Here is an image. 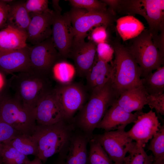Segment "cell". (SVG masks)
<instances>
[{
  "label": "cell",
  "mask_w": 164,
  "mask_h": 164,
  "mask_svg": "<svg viewBox=\"0 0 164 164\" xmlns=\"http://www.w3.org/2000/svg\"><path fill=\"white\" fill-rule=\"evenodd\" d=\"M0 121L9 125L21 134L31 135L36 125L34 110L15 97L3 94L0 100Z\"/></svg>",
  "instance_id": "6"
},
{
  "label": "cell",
  "mask_w": 164,
  "mask_h": 164,
  "mask_svg": "<svg viewBox=\"0 0 164 164\" xmlns=\"http://www.w3.org/2000/svg\"><path fill=\"white\" fill-rule=\"evenodd\" d=\"M26 155L36 156L38 153L37 142L32 135L19 134L6 143Z\"/></svg>",
  "instance_id": "26"
},
{
  "label": "cell",
  "mask_w": 164,
  "mask_h": 164,
  "mask_svg": "<svg viewBox=\"0 0 164 164\" xmlns=\"http://www.w3.org/2000/svg\"><path fill=\"white\" fill-rule=\"evenodd\" d=\"M114 12L143 16L152 40L164 34V0H119Z\"/></svg>",
  "instance_id": "4"
},
{
  "label": "cell",
  "mask_w": 164,
  "mask_h": 164,
  "mask_svg": "<svg viewBox=\"0 0 164 164\" xmlns=\"http://www.w3.org/2000/svg\"><path fill=\"white\" fill-rule=\"evenodd\" d=\"M112 69L111 63L100 60L96 55L93 65L85 77L87 87L92 91L102 87L111 78Z\"/></svg>",
  "instance_id": "20"
},
{
  "label": "cell",
  "mask_w": 164,
  "mask_h": 164,
  "mask_svg": "<svg viewBox=\"0 0 164 164\" xmlns=\"http://www.w3.org/2000/svg\"><path fill=\"white\" fill-rule=\"evenodd\" d=\"M29 48L0 53V69L9 73L31 70Z\"/></svg>",
  "instance_id": "18"
},
{
  "label": "cell",
  "mask_w": 164,
  "mask_h": 164,
  "mask_svg": "<svg viewBox=\"0 0 164 164\" xmlns=\"http://www.w3.org/2000/svg\"><path fill=\"white\" fill-rule=\"evenodd\" d=\"M4 83V80L1 74L0 73V89L3 86Z\"/></svg>",
  "instance_id": "41"
},
{
  "label": "cell",
  "mask_w": 164,
  "mask_h": 164,
  "mask_svg": "<svg viewBox=\"0 0 164 164\" xmlns=\"http://www.w3.org/2000/svg\"><path fill=\"white\" fill-rule=\"evenodd\" d=\"M3 94L1 92H0V100L2 97L3 95Z\"/></svg>",
  "instance_id": "45"
},
{
  "label": "cell",
  "mask_w": 164,
  "mask_h": 164,
  "mask_svg": "<svg viewBox=\"0 0 164 164\" xmlns=\"http://www.w3.org/2000/svg\"><path fill=\"white\" fill-rule=\"evenodd\" d=\"M72 7L84 9L89 12H103L107 11L108 7L101 0H69Z\"/></svg>",
  "instance_id": "32"
},
{
  "label": "cell",
  "mask_w": 164,
  "mask_h": 164,
  "mask_svg": "<svg viewBox=\"0 0 164 164\" xmlns=\"http://www.w3.org/2000/svg\"><path fill=\"white\" fill-rule=\"evenodd\" d=\"M148 94L142 86L133 87L122 92L116 102L128 112L142 111L147 105Z\"/></svg>",
  "instance_id": "19"
},
{
  "label": "cell",
  "mask_w": 164,
  "mask_h": 164,
  "mask_svg": "<svg viewBox=\"0 0 164 164\" xmlns=\"http://www.w3.org/2000/svg\"><path fill=\"white\" fill-rule=\"evenodd\" d=\"M96 56V44L91 40L74 41L69 58L73 61L76 71L80 77H86Z\"/></svg>",
  "instance_id": "15"
},
{
  "label": "cell",
  "mask_w": 164,
  "mask_h": 164,
  "mask_svg": "<svg viewBox=\"0 0 164 164\" xmlns=\"http://www.w3.org/2000/svg\"><path fill=\"white\" fill-rule=\"evenodd\" d=\"M93 138L115 164H123L124 159L133 143L125 129L105 132Z\"/></svg>",
  "instance_id": "9"
},
{
  "label": "cell",
  "mask_w": 164,
  "mask_h": 164,
  "mask_svg": "<svg viewBox=\"0 0 164 164\" xmlns=\"http://www.w3.org/2000/svg\"><path fill=\"white\" fill-rule=\"evenodd\" d=\"M134 123L127 133L132 140L143 147L162 126L155 112L151 110L147 113L142 112Z\"/></svg>",
  "instance_id": "14"
},
{
  "label": "cell",
  "mask_w": 164,
  "mask_h": 164,
  "mask_svg": "<svg viewBox=\"0 0 164 164\" xmlns=\"http://www.w3.org/2000/svg\"><path fill=\"white\" fill-rule=\"evenodd\" d=\"M116 101L108 110L97 128L104 129L105 132L125 129L128 125L134 123L142 112H128L118 105Z\"/></svg>",
  "instance_id": "17"
},
{
  "label": "cell",
  "mask_w": 164,
  "mask_h": 164,
  "mask_svg": "<svg viewBox=\"0 0 164 164\" xmlns=\"http://www.w3.org/2000/svg\"><path fill=\"white\" fill-rule=\"evenodd\" d=\"M37 125H48L66 121L54 89L47 92L34 109Z\"/></svg>",
  "instance_id": "13"
},
{
  "label": "cell",
  "mask_w": 164,
  "mask_h": 164,
  "mask_svg": "<svg viewBox=\"0 0 164 164\" xmlns=\"http://www.w3.org/2000/svg\"><path fill=\"white\" fill-rule=\"evenodd\" d=\"M65 119H71L84 105L86 94L79 84L71 83L61 84L54 89Z\"/></svg>",
  "instance_id": "12"
},
{
  "label": "cell",
  "mask_w": 164,
  "mask_h": 164,
  "mask_svg": "<svg viewBox=\"0 0 164 164\" xmlns=\"http://www.w3.org/2000/svg\"><path fill=\"white\" fill-rule=\"evenodd\" d=\"M53 11L51 36L54 46L63 59L69 57L74 39V33L68 12Z\"/></svg>",
  "instance_id": "11"
},
{
  "label": "cell",
  "mask_w": 164,
  "mask_h": 164,
  "mask_svg": "<svg viewBox=\"0 0 164 164\" xmlns=\"http://www.w3.org/2000/svg\"><path fill=\"white\" fill-rule=\"evenodd\" d=\"M51 72L61 84H67L71 83L76 71L74 66L62 59L54 65Z\"/></svg>",
  "instance_id": "27"
},
{
  "label": "cell",
  "mask_w": 164,
  "mask_h": 164,
  "mask_svg": "<svg viewBox=\"0 0 164 164\" xmlns=\"http://www.w3.org/2000/svg\"><path fill=\"white\" fill-rule=\"evenodd\" d=\"M145 28L141 22L131 15L121 17L116 21L117 32L124 41L137 37Z\"/></svg>",
  "instance_id": "24"
},
{
  "label": "cell",
  "mask_w": 164,
  "mask_h": 164,
  "mask_svg": "<svg viewBox=\"0 0 164 164\" xmlns=\"http://www.w3.org/2000/svg\"><path fill=\"white\" fill-rule=\"evenodd\" d=\"M13 74L10 83L14 97L30 108L34 110L40 100L52 89L48 75L32 70Z\"/></svg>",
  "instance_id": "3"
},
{
  "label": "cell",
  "mask_w": 164,
  "mask_h": 164,
  "mask_svg": "<svg viewBox=\"0 0 164 164\" xmlns=\"http://www.w3.org/2000/svg\"><path fill=\"white\" fill-rule=\"evenodd\" d=\"M147 105L151 110L154 109L156 113L164 115V93L157 94H148L147 96Z\"/></svg>",
  "instance_id": "33"
},
{
  "label": "cell",
  "mask_w": 164,
  "mask_h": 164,
  "mask_svg": "<svg viewBox=\"0 0 164 164\" xmlns=\"http://www.w3.org/2000/svg\"><path fill=\"white\" fill-rule=\"evenodd\" d=\"M152 164H164V160L154 161Z\"/></svg>",
  "instance_id": "43"
},
{
  "label": "cell",
  "mask_w": 164,
  "mask_h": 164,
  "mask_svg": "<svg viewBox=\"0 0 164 164\" xmlns=\"http://www.w3.org/2000/svg\"><path fill=\"white\" fill-rule=\"evenodd\" d=\"M114 50L106 42L96 45V55L100 60L105 62H111L113 57Z\"/></svg>",
  "instance_id": "35"
},
{
  "label": "cell",
  "mask_w": 164,
  "mask_h": 164,
  "mask_svg": "<svg viewBox=\"0 0 164 164\" xmlns=\"http://www.w3.org/2000/svg\"><path fill=\"white\" fill-rule=\"evenodd\" d=\"M25 164H42V161L37 157L35 156L32 160H29Z\"/></svg>",
  "instance_id": "40"
},
{
  "label": "cell",
  "mask_w": 164,
  "mask_h": 164,
  "mask_svg": "<svg viewBox=\"0 0 164 164\" xmlns=\"http://www.w3.org/2000/svg\"><path fill=\"white\" fill-rule=\"evenodd\" d=\"M74 33L73 41L85 40L87 33L94 27L111 25L115 15L108 9L103 12H89L72 7L68 12Z\"/></svg>",
  "instance_id": "8"
},
{
  "label": "cell",
  "mask_w": 164,
  "mask_h": 164,
  "mask_svg": "<svg viewBox=\"0 0 164 164\" xmlns=\"http://www.w3.org/2000/svg\"><path fill=\"white\" fill-rule=\"evenodd\" d=\"M29 51L31 70L46 75H49L54 65L62 59L51 36L29 47Z\"/></svg>",
  "instance_id": "10"
},
{
  "label": "cell",
  "mask_w": 164,
  "mask_h": 164,
  "mask_svg": "<svg viewBox=\"0 0 164 164\" xmlns=\"http://www.w3.org/2000/svg\"><path fill=\"white\" fill-rule=\"evenodd\" d=\"M148 149L152 152L154 161L164 160V125L150 140Z\"/></svg>",
  "instance_id": "31"
},
{
  "label": "cell",
  "mask_w": 164,
  "mask_h": 164,
  "mask_svg": "<svg viewBox=\"0 0 164 164\" xmlns=\"http://www.w3.org/2000/svg\"><path fill=\"white\" fill-rule=\"evenodd\" d=\"M19 134L9 125L0 121V143H6Z\"/></svg>",
  "instance_id": "36"
},
{
  "label": "cell",
  "mask_w": 164,
  "mask_h": 164,
  "mask_svg": "<svg viewBox=\"0 0 164 164\" xmlns=\"http://www.w3.org/2000/svg\"><path fill=\"white\" fill-rule=\"evenodd\" d=\"M106 28L103 26L95 27L91 32L90 40L96 45L106 42L108 37Z\"/></svg>",
  "instance_id": "37"
},
{
  "label": "cell",
  "mask_w": 164,
  "mask_h": 164,
  "mask_svg": "<svg viewBox=\"0 0 164 164\" xmlns=\"http://www.w3.org/2000/svg\"><path fill=\"white\" fill-rule=\"evenodd\" d=\"M48 0H27L25 6L29 13L39 14L43 13L50 9Z\"/></svg>",
  "instance_id": "34"
},
{
  "label": "cell",
  "mask_w": 164,
  "mask_h": 164,
  "mask_svg": "<svg viewBox=\"0 0 164 164\" xmlns=\"http://www.w3.org/2000/svg\"><path fill=\"white\" fill-rule=\"evenodd\" d=\"M142 85L148 94L164 93V67L162 66L141 78Z\"/></svg>",
  "instance_id": "25"
},
{
  "label": "cell",
  "mask_w": 164,
  "mask_h": 164,
  "mask_svg": "<svg viewBox=\"0 0 164 164\" xmlns=\"http://www.w3.org/2000/svg\"><path fill=\"white\" fill-rule=\"evenodd\" d=\"M9 5L4 0H0V30L7 26Z\"/></svg>",
  "instance_id": "38"
},
{
  "label": "cell",
  "mask_w": 164,
  "mask_h": 164,
  "mask_svg": "<svg viewBox=\"0 0 164 164\" xmlns=\"http://www.w3.org/2000/svg\"><path fill=\"white\" fill-rule=\"evenodd\" d=\"M114 59L111 79L112 87L118 96L129 89L141 86L142 70L128 49L119 41L112 47Z\"/></svg>",
  "instance_id": "1"
},
{
  "label": "cell",
  "mask_w": 164,
  "mask_h": 164,
  "mask_svg": "<svg viewBox=\"0 0 164 164\" xmlns=\"http://www.w3.org/2000/svg\"><path fill=\"white\" fill-rule=\"evenodd\" d=\"M65 121L50 125H36L31 135L38 145L36 157L42 161L60 152L69 140L70 128Z\"/></svg>",
  "instance_id": "5"
},
{
  "label": "cell",
  "mask_w": 164,
  "mask_h": 164,
  "mask_svg": "<svg viewBox=\"0 0 164 164\" xmlns=\"http://www.w3.org/2000/svg\"><path fill=\"white\" fill-rule=\"evenodd\" d=\"M25 0H12L8 3L9 9L7 25L25 32L31 18L25 6Z\"/></svg>",
  "instance_id": "21"
},
{
  "label": "cell",
  "mask_w": 164,
  "mask_h": 164,
  "mask_svg": "<svg viewBox=\"0 0 164 164\" xmlns=\"http://www.w3.org/2000/svg\"><path fill=\"white\" fill-rule=\"evenodd\" d=\"M2 143H0V164H2V161L1 153L2 148Z\"/></svg>",
  "instance_id": "42"
},
{
  "label": "cell",
  "mask_w": 164,
  "mask_h": 164,
  "mask_svg": "<svg viewBox=\"0 0 164 164\" xmlns=\"http://www.w3.org/2000/svg\"><path fill=\"white\" fill-rule=\"evenodd\" d=\"M29 15L31 19L26 31L27 41L33 45L51 36L53 11L49 9L42 13Z\"/></svg>",
  "instance_id": "16"
},
{
  "label": "cell",
  "mask_w": 164,
  "mask_h": 164,
  "mask_svg": "<svg viewBox=\"0 0 164 164\" xmlns=\"http://www.w3.org/2000/svg\"><path fill=\"white\" fill-rule=\"evenodd\" d=\"M131 39L130 45L127 48L141 68V77H145L152 71L162 66L164 57L154 43L148 29H145Z\"/></svg>",
  "instance_id": "7"
},
{
  "label": "cell",
  "mask_w": 164,
  "mask_h": 164,
  "mask_svg": "<svg viewBox=\"0 0 164 164\" xmlns=\"http://www.w3.org/2000/svg\"><path fill=\"white\" fill-rule=\"evenodd\" d=\"M142 146L135 142L128 151V155L125 157L123 164H152L154 161L152 155H149Z\"/></svg>",
  "instance_id": "28"
},
{
  "label": "cell",
  "mask_w": 164,
  "mask_h": 164,
  "mask_svg": "<svg viewBox=\"0 0 164 164\" xmlns=\"http://www.w3.org/2000/svg\"><path fill=\"white\" fill-rule=\"evenodd\" d=\"M118 97L112 87L111 78L102 87L91 91L89 100L80 109L77 117L80 128L87 134L92 133Z\"/></svg>",
  "instance_id": "2"
},
{
  "label": "cell",
  "mask_w": 164,
  "mask_h": 164,
  "mask_svg": "<svg viewBox=\"0 0 164 164\" xmlns=\"http://www.w3.org/2000/svg\"><path fill=\"white\" fill-rule=\"evenodd\" d=\"M59 0H52V5L53 9V11L56 12H61L62 9L59 5Z\"/></svg>",
  "instance_id": "39"
},
{
  "label": "cell",
  "mask_w": 164,
  "mask_h": 164,
  "mask_svg": "<svg viewBox=\"0 0 164 164\" xmlns=\"http://www.w3.org/2000/svg\"><path fill=\"white\" fill-rule=\"evenodd\" d=\"M55 164H64L63 160L60 159L55 163Z\"/></svg>",
  "instance_id": "44"
},
{
  "label": "cell",
  "mask_w": 164,
  "mask_h": 164,
  "mask_svg": "<svg viewBox=\"0 0 164 164\" xmlns=\"http://www.w3.org/2000/svg\"><path fill=\"white\" fill-rule=\"evenodd\" d=\"M1 156L4 164H25L29 160L27 156L22 154L14 147L2 143Z\"/></svg>",
  "instance_id": "30"
},
{
  "label": "cell",
  "mask_w": 164,
  "mask_h": 164,
  "mask_svg": "<svg viewBox=\"0 0 164 164\" xmlns=\"http://www.w3.org/2000/svg\"><path fill=\"white\" fill-rule=\"evenodd\" d=\"M26 33L8 25L0 30V53L27 46Z\"/></svg>",
  "instance_id": "22"
},
{
  "label": "cell",
  "mask_w": 164,
  "mask_h": 164,
  "mask_svg": "<svg viewBox=\"0 0 164 164\" xmlns=\"http://www.w3.org/2000/svg\"><path fill=\"white\" fill-rule=\"evenodd\" d=\"M87 139L82 135H78L71 140L68 154L64 164H87Z\"/></svg>",
  "instance_id": "23"
},
{
  "label": "cell",
  "mask_w": 164,
  "mask_h": 164,
  "mask_svg": "<svg viewBox=\"0 0 164 164\" xmlns=\"http://www.w3.org/2000/svg\"><path fill=\"white\" fill-rule=\"evenodd\" d=\"M88 164H115L100 143L92 137L89 141Z\"/></svg>",
  "instance_id": "29"
}]
</instances>
